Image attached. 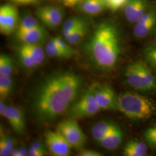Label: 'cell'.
I'll return each instance as SVG.
<instances>
[{"mask_svg": "<svg viewBox=\"0 0 156 156\" xmlns=\"http://www.w3.org/2000/svg\"><path fill=\"white\" fill-rule=\"evenodd\" d=\"M124 76L128 85L135 90L156 93V76L145 62L136 61L129 64Z\"/></svg>", "mask_w": 156, "mask_h": 156, "instance_id": "obj_4", "label": "cell"}, {"mask_svg": "<svg viewBox=\"0 0 156 156\" xmlns=\"http://www.w3.org/2000/svg\"><path fill=\"white\" fill-rule=\"evenodd\" d=\"M19 149H13V150L12 152L11 156H19Z\"/></svg>", "mask_w": 156, "mask_h": 156, "instance_id": "obj_39", "label": "cell"}, {"mask_svg": "<svg viewBox=\"0 0 156 156\" xmlns=\"http://www.w3.org/2000/svg\"><path fill=\"white\" fill-rule=\"evenodd\" d=\"M127 1L128 0H106V2L107 6L112 11H116L122 6L124 5Z\"/></svg>", "mask_w": 156, "mask_h": 156, "instance_id": "obj_31", "label": "cell"}, {"mask_svg": "<svg viewBox=\"0 0 156 156\" xmlns=\"http://www.w3.org/2000/svg\"><path fill=\"white\" fill-rule=\"evenodd\" d=\"M14 82L11 76L0 75V98L4 100L11 94Z\"/></svg>", "mask_w": 156, "mask_h": 156, "instance_id": "obj_22", "label": "cell"}, {"mask_svg": "<svg viewBox=\"0 0 156 156\" xmlns=\"http://www.w3.org/2000/svg\"><path fill=\"white\" fill-rule=\"evenodd\" d=\"M85 21L81 17H75L66 20L63 24L62 33L64 39H67L73 31Z\"/></svg>", "mask_w": 156, "mask_h": 156, "instance_id": "obj_24", "label": "cell"}, {"mask_svg": "<svg viewBox=\"0 0 156 156\" xmlns=\"http://www.w3.org/2000/svg\"><path fill=\"white\" fill-rule=\"evenodd\" d=\"M14 149V142L11 137L7 136L1 129L0 136V156H11Z\"/></svg>", "mask_w": 156, "mask_h": 156, "instance_id": "obj_23", "label": "cell"}, {"mask_svg": "<svg viewBox=\"0 0 156 156\" xmlns=\"http://www.w3.org/2000/svg\"><path fill=\"white\" fill-rule=\"evenodd\" d=\"M35 13L45 26L52 29L60 25L64 16L62 9L56 6H41L37 9Z\"/></svg>", "mask_w": 156, "mask_h": 156, "instance_id": "obj_10", "label": "cell"}, {"mask_svg": "<svg viewBox=\"0 0 156 156\" xmlns=\"http://www.w3.org/2000/svg\"><path fill=\"white\" fill-rule=\"evenodd\" d=\"M24 49L33 57L37 66H41L45 60L46 52L42 47L38 44H22Z\"/></svg>", "mask_w": 156, "mask_h": 156, "instance_id": "obj_18", "label": "cell"}, {"mask_svg": "<svg viewBox=\"0 0 156 156\" xmlns=\"http://www.w3.org/2000/svg\"><path fill=\"white\" fill-rule=\"evenodd\" d=\"M123 138L122 130L119 126L99 142L107 150H115L120 145Z\"/></svg>", "mask_w": 156, "mask_h": 156, "instance_id": "obj_15", "label": "cell"}, {"mask_svg": "<svg viewBox=\"0 0 156 156\" xmlns=\"http://www.w3.org/2000/svg\"><path fill=\"white\" fill-rule=\"evenodd\" d=\"M28 155V151L26 148L21 147L19 149V156H25Z\"/></svg>", "mask_w": 156, "mask_h": 156, "instance_id": "obj_38", "label": "cell"}, {"mask_svg": "<svg viewBox=\"0 0 156 156\" xmlns=\"http://www.w3.org/2000/svg\"><path fill=\"white\" fill-rule=\"evenodd\" d=\"M82 85L79 76L70 71L46 76L37 90L34 111L38 120L50 123L62 116L75 102Z\"/></svg>", "mask_w": 156, "mask_h": 156, "instance_id": "obj_1", "label": "cell"}, {"mask_svg": "<svg viewBox=\"0 0 156 156\" xmlns=\"http://www.w3.org/2000/svg\"><path fill=\"white\" fill-rule=\"evenodd\" d=\"M144 136L147 145L153 149H156V123L145 130Z\"/></svg>", "mask_w": 156, "mask_h": 156, "instance_id": "obj_28", "label": "cell"}, {"mask_svg": "<svg viewBox=\"0 0 156 156\" xmlns=\"http://www.w3.org/2000/svg\"><path fill=\"white\" fill-rule=\"evenodd\" d=\"M40 26L38 21L31 16H26L19 21L16 32H22L38 27Z\"/></svg>", "mask_w": 156, "mask_h": 156, "instance_id": "obj_26", "label": "cell"}, {"mask_svg": "<svg viewBox=\"0 0 156 156\" xmlns=\"http://www.w3.org/2000/svg\"><path fill=\"white\" fill-rule=\"evenodd\" d=\"M5 117L17 134L22 135L26 129V119L22 110L16 106H7L4 113Z\"/></svg>", "mask_w": 156, "mask_h": 156, "instance_id": "obj_11", "label": "cell"}, {"mask_svg": "<svg viewBox=\"0 0 156 156\" xmlns=\"http://www.w3.org/2000/svg\"><path fill=\"white\" fill-rule=\"evenodd\" d=\"M12 2L17 5H31L38 4L41 0H10Z\"/></svg>", "mask_w": 156, "mask_h": 156, "instance_id": "obj_33", "label": "cell"}, {"mask_svg": "<svg viewBox=\"0 0 156 156\" xmlns=\"http://www.w3.org/2000/svg\"><path fill=\"white\" fill-rule=\"evenodd\" d=\"M79 5L82 11L90 15H98L108 7L105 0H82Z\"/></svg>", "mask_w": 156, "mask_h": 156, "instance_id": "obj_14", "label": "cell"}, {"mask_svg": "<svg viewBox=\"0 0 156 156\" xmlns=\"http://www.w3.org/2000/svg\"><path fill=\"white\" fill-rule=\"evenodd\" d=\"M45 50L46 55L50 57L58 58H69L71 57L58 46L54 38L50 39L47 43Z\"/></svg>", "mask_w": 156, "mask_h": 156, "instance_id": "obj_19", "label": "cell"}, {"mask_svg": "<svg viewBox=\"0 0 156 156\" xmlns=\"http://www.w3.org/2000/svg\"><path fill=\"white\" fill-rule=\"evenodd\" d=\"M88 26L86 22L78 26L65 41L70 45H76L79 44L83 39L87 33Z\"/></svg>", "mask_w": 156, "mask_h": 156, "instance_id": "obj_21", "label": "cell"}, {"mask_svg": "<svg viewBox=\"0 0 156 156\" xmlns=\"http://www.w3.org/2000/svg\"><path fill=\"white\" fill-rule=\"evenodd\" d=\"M146 8L145 0H128L124 7L125 16L129 22H137L145 13Z\"/></svg>", "mask_w": 156, "mask_h": 156, "instance_id": "obj_13", "label": "cell"}, {"mask_svg": "<svg viewBox=\"0 0 156 156\" xmlns=\"http://www.w3.org/2000/svg\"><path fill=\"white\" fill-rule=\"evenodd\" d=\"M19 23V12L14 5L4 4L0 7V32L9 35L16 31Z\"/></svg>", "mask_w": 156, "mask_h": 156, "instance_id": "obj_7", "label": "cell"}, {"mask_svg": "<svg viewBox=\"0 0 156 156\" xmlns=\"http://www.w3.org/2000/svg\"><path fill=\"white\" fill-rule=\"evenodd\" d=\"M54 38L55 39L57 45H58V46L62 49V50L64 51L66 53H67V54H68L71 57L73 56L75 53L74 50H73V49L68 45L66 42H64L62 38L59 37H54Z\"/></svg>", "mask_w": 156, "mask_h": 156, "instance_id": "obj_30", "label": "cell"}, {"mask_svg": "<svg viewBox=\"0 0 156 156\" xmlns=\"http://www.w3.org/2000/svg\"><path fill=\"white\" fill-rule=\"evenodd\" d=\"M47 154L46 151H39L35 149L30 146L28 149V156H44Z\"/></svg>", "mask_w": 156, "mask_h": 156, "instance_id": "obj_34", "label": "cell"}, {"mask_svg": "<svg viewBox=\"0 0 156 156\" xmlns=\"http://www.w3.org/2000/svg\"><path fill=\"white\" fill-rule=\"evenodd\" d=\"M15 36L22 44H38L46 38L47 32L43 26H40L27 31L15 32Z\"/></svg>", "mask_w": 156, "mask_h": 156, "instance_id": "obj_12", "label": "cell"}, {"mask_svg": "<svg viewBox=\"0 0 156 156\" xmlns=\"http://www.w3.org/2000/svg\"><path fill=\"white\" fill-rule=\"evenodd\" d=\"M94 90L95 99L102 110L118 111L117 95L110 86H94Z\"/></svg>", "mask_w": 156, "mask_h": 156, "instance_id": "obj_9", "label": "cell"}, {"mask_svg": "<svg viewBox=\"0 0 156 156\" xmlns=\"http://www.w3.org/2000/svg\"><path fill=\"white\" fill-rule=\"evenodd\" d=\"M118 111L132 120H147L156 115V102L150 98L133 91L117 95Z\"/></svg>", "mask_w": 156, "mask_h": 156, "instance_id": "obj_3", "label": "cell"}, {"mask_svg": "<svg viewBox=\"0 0 156 156\" xmlns=\"http://www.w3.org/2000/svg\"><path fill=\"white\" fill-rule=\"evenodd\" d=\"M87 48L91 59L97 66L106 70L113 68L121 53L116 27L108 22L100 23L95 29Z\"/></svg>", "mask_w": 156, "mask_h": 156, "instance_id": "obj_2", "label": "cell"}, {"mask_svg": "<svg viewBox=\"0 0 156 156\" xmlns=\"http://www.w3.org/2000/svg\"><path fill=\"white\" fill-rule=\"evenodd\" d=\"M45 144L54 156H68L72 148L59 131L48 130L45 134Z\"/></svg>", "mask_w": 156, "mask_h": 156, "instance_id": "obj_8", "label": "cell"}, {"mask_svg": "<svg viewBox=\"0 0 156 156\" xmlns=\"http://www.w3.org/2000/svg\"><path fill=\"white\" fill-rule=\"evenodd\" d=\"M156 24V16L146 22L136 23L134 28L135 36L138 38L146 37L154 28Z\"/></svg>", "mask_w": 156, "mask_h": 156, "instance_id": "obj_20", "label": "cell"}, {"mask_svg": "<svg viewBox=\"0 0 156 156\" xmlns=\"http://www.w3.org/2000/svg\"><path fill=\"white\" fill-rule=\"evenodd\" d=\"M63 5L68 8H73L79 5L82 0H62Z\"/></svg>", "mask_w": 156, "mask_h": 156, "instance_id": "obj_35", "label": "cell"}, {"mask_svg": "<svg viewBox=\"0 0 156 156\" xmlns=\"http://www.w3.org/2000/svg\"><path fill=\"white\" fill-rule=\"evenodd\" d=\"M147 151V145L138 140H131L125 146L123 154L126 156H145Z\"/></svg>", "mask_w": 156, "mask_h": 156, "instance_id": "obj_17", "label": "cell"}, {"mask_svg": "<svg viewBox=\"0 0 156 156\" xmlns=\"http://www.w3.org/2000/svg\"><path fill=\"white\" fill-rule=\"evenodd\" d=\"M7 106H6L4 100H1V102H0V115L1 116H3L4 113L5 111L6 108Z\"/></svg>", "mask_w": 156, "mask_h": 156, "instance_id": "obj_37", "label": "cell"}, {"mask_svg": "<svg viewBox=\"0 0 156 156\" xmlns=\"http://www.w3.org/2000/svg\"><path fill=\"white\" fill-rule=\"evenodd\" d=\"M31 146L34 149H37V150L46 151V149H45V147H44V145L42 144H41V142H37V141L34 142L33 143H32Z\"/></svg>", "mask_w": 156, "mask_h": 156, "instance_id": "obj_36", "label": "cell"}, {"mask_svg": "<svg viewBox=\"0 0 156 156\" xmlns=\"http://www.w3.org/2000/svg\"><path fill=\"white\" fill-rule=\"evenodd\" d=\"M78 156H102V154L100 152L97 151L91 150V149H81L79 150Z\"/></svg>", "mask_w": 156, "mask_h": 156, "instance_id": "obj_32", "label": "cell"}, {"mask_svg": "<svg viewBox=\"0 0 156 156\" xmlns=\"http://www.w3.org/2000/svg\"><path fill=\"white\" fill-rule=\"evenodd\" d=\"M105 1H106V0H105Z\"/></svg>", "mask_w": 156, "mask_h": 156, "instance_id": "obj_40", "label": "cell"}, {"mask_svg": "<svg viewBox=\"0 0 156 156\" xmlns=\"http://www.w3.org/2000/svg\"><path fill=\"white\" fill-rule=\"evenodd\" d=\"M57 130L60 133L72 148L80 150L83 147L86 137L76 120L68 119L59 123Z\"/></svg>", "mask_w": 156, "mask_h": 156, "instance_id": "obj_6", "label": "cell"}, {"mask_svg": "<svg viewBox=\"0 0 156 156\" xmlns=\"http://www.w3.org/2000/svg\"><path fill=\"white\" fill-rule=\"evenodd\" d=\"M118 126L110 122H101L97 123L93 126L91 130V134L93 138L97 142H100L108 135L110 134Z\"/></svg>", "mask_w": 156, "mask_h": 156, "instance_id": "obj_16", "label": "cell"}, {"mask_svg": "<svg viewBox=\"0 0 156 156\" xmlns=\"http://www.w3.org/2000/svg\"><path fill=\"white\" fill-rule=\"evenodd\" d=\"M101 110L102 109L95 97L94 87H91L69 108L68 117L69 119L76 120L92 117L97 115Z\"/></svg>", "mask_w": 156, "mask_h": 156, "instance_id": "obj_5", "label": "cell"}, {"mask_svg": "<svg viewBox=\"0 0 156 156\" xmlns=\"http://www.w3.org/2000/svg\"><path fill=\"white\" fill-rule=\"evenodd\" d=\"M144 55L146 61L156 70V46L151 45L147 46L144 50Z\"/></svg>", "mask_w": 156, "mask_h": 156, "instance_id": "obj_29", "label": "cell"}, {"mask_svg": "<svg viewBox=\"0 0 156 156\" xmlns=\"http://www.w3.org/2000/svg\"><path fill=\"white\" fill-rule=\"evenodd\" d=\"M18 56L23 66L28 69H33L38 67L33 57L24 49L22 45H20L17 50Z\"/></svg>", "mask_w": 156, "mask_h": 156, "instance_id": "obj_25", "label": "cell"}, {"mask_svg": "<svg viewBox=\"0 0 156 156\" xmlns=\"http://www.w3.org/2000/svg\"><path fill=\"white\" fill-rule=\"evenodd\" d=\"M14 66L11 57L1 54L0 56V75L12 76Z\"/></svg>", "mask_w": 156, "mask_h": 156, "instance_id": "obj_27", "label": "cell"}]
</instances>
